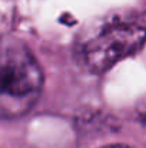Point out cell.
<instances>
[{
	"mask_svg": "<svg viewBox=\"0 0 146 148\" xmlns=\"http://www.w3.org/2000/svg\"><path fill=\"white\" fill-rule=\"evenodd\" d=\"M43 72L36 58L23 45L10 43L1 55L0 111L3 118L29 112L43 88Z\"/></svg>",
	"mask_w": 146,
	"mask_h": 148,
	"instance_id": "1",
	"label": "cell"
},
{
	"mask_svg": "<svg viewBox=\"0 0 146 148\" xmlns=\"http://www.w3.org/2000/svg\"><path fill=\"white\" fill-rule=\"evenodd\" d=\"M146 42V25L133 20H115L102 26L80 46L83 65L102 73L138 52Z\"/></svg>",
	"mask_w": 146,
	"mask_h": 148,
	"instance_id": "2",
	"label": "cell"
},
{
	"mask_svg": "<svg viewBox=\"0 0 146 148\" xmlns=\"http://www.w3.org/2000/svg\"><path fill=\"white\" fill-rule=\"evenodd\" d=\"M139 114H141V116H142V118L146 121V102L142 105V106H141V108H139Z\"/></svg>",
	"mask_w": 146,
	"mask_h": 148,
	"instance_id": "3",
	"label": "cell"
},
{
	"mask_svg": "<svg viewBox=\"0 0 146 148\" xmlns=\"http://www.w3.org/2000/svg\"><path fill=\"white\" fill-rule=\"evenodd\" d=\"M102 148H133V147H129V145H122V144H115V145H106V147H102Z\"/></svg>",
	"mask_w": 146,
	"mask_h": 148,
	"instance_id": "4",
	"label": "cell"
}]
</instances>
